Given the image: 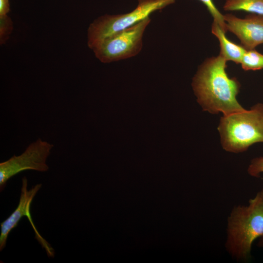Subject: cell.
Listing matches in <instances>:
<instances>
[{
	"label": "cell",
	"instance_id": "cell-1",
	"mask_svg": "<svg viewBox=\"0 0 263 263\" xmlns=\"http://www.w3.org/2000/svg\"><path fill=\"white\" fill-rule=\"evenodd\" d=\"M226 62L220 55L207 58L192 79L197 102L204 111L213 114L227 115L245 109L237 99L240 83L227 75Z\"/></svg>",
	"mask_w": 263,
	"mask_h": 263
},
{
	"label": "cell",
	"instance_id": "cell-2",
	"mask_svg": "<svg viewBox=\"0 0 263 263\" xmlns=\"http://www.w3.org/2000/svg\"><path fill=\"white\" fill-rule=\"evenodd\" d=\"M263 236V188L247 206L233 209L228 219L226 247L238 260H247L253 242Z\"/></svg>",
	"mask_w": 263,
	"mask_h": 263
},
{
	"label": "cell",
	"instance_id": "cell-3",
	"mask_svg": "<svg viewBox=\"0 0 263 263\" xmlns=\"http://www.w3.org/2000/svg\"><path fill=\"white\" fill-rule=\"evenodd\" d=\"M218 130L222 147L227 151L243 152L254 144L263 143V104L223 115Z\"/></svg>",
	"mask_w": 263,
	"mask_h": 263
},
{
	"label": "cell",
	"instance_id": "cell-4",
	"mask_svg": "<svg viewBox=\"0 0 263 263\" xmlns=\"http://www.w3.org/2000/svg\"><path fill=\"white\" fill-rule=\"evenodd\" d=\"M175 0H139L129 13L105 15L95 19L87 31V44L94 50L107 38L150 17L154 12L173 3Z\"/></svg>",
	"mask_w": 263,
	"mask_h": 263
},
{
	"label": "cell",
	"instance_id": "cell-5",
	"mask_svg": "<svg viewBox=\"0 0 263 263\" xmlns=\"http://www.w3.org/2000/svg\"><path fill=\"white\" fill-rule=\"evenodd\" d=\"M150 20L148 17L107 38L93 50L95 57L106 63L136 56L142 50L144 33Z\"/></svg>",
	"mask_w": 263,
	"mask_h": 263
},
{
	"label": "cell",
	"instance_id": "cell-6",
	"mask_svg": "<svg viewBox=\"0 0 263 263\" xmlns=\"http://www.w3.org/2000/svg\"><path fill=\"white\" fill-rule=\"evenodd\" d=\"M53 145L38 139L30 144L19 156L14 155L0 163V188L1 191L12 177L25 170L44 172L49 169L46 160Z\"/></svg>",
	"mask_w": 263,
	"mask_h": 263
},
{
	"label": "cell",
	"instance_id": "cell-7",
	"mask_svg": "<svg viewBox=\"0 0 263 263\" xmlns=\"http://www.w3.org/2000/svg\"><path fill=\"white\" fill-rule=\"evenodd\" d=\"M28 181L26 177L22 179L21 193L19 205L13 212L3 222L0 223V250L5 247L8 236L11 231L16 227L23 216H26L35 233V237L42 247L45 249L49 257H54L55 251L51 245L40 235L35 227L31 216L30 207L33 198L41 188V184H38L28 190Z\"/></svg>",
	"mask_w": 263,
	"mask_h": 263
},
{
	"label": "cell",
	"instance_id": "cell-8",
	"mask_svg": "<svg viewBox=\"0 0 263 263\" xmlns=\"http://www.w3.org/2000/svg\"><path fill=\"white\" fill-rule=\"evenodd\" d=\"M224 17L227 31L236 35L246 50L263 44V15L251 14L241 19L229 14Z\"/></svg>",
	"mask_w": 263,
	"mask_h": 263
},
{
	"label": "cell",
	"instance_id": "cell-9",
	"mask_svg": "<svg viewBox=\"0 0 263 263\" xmlns=\"http://www.w3.org/2000/svg\"><path fill=\"white\" fill-rule=\"evenodd\" d=\"M212 33L217 38L220 43V54L227 61H231L240 64L246 49L227 38L225 32L218 24L213 21L211 27Z\"/></svg>",
	"mask_w": 263,
	"mask_h": 263
},
{
	"label": "cell",
	"instance_id": "cell-10",
	"mask_svg": "<svg viewBox=\"0 0 263 263\" xmlns=\"http://www.w3.org/2000/svg\"><path fill=\"white\" fill-rule=\"evenodd\" d=\"M225 11H244L263 15V0H226Z\"/></svg>",
	"mask_w": 263,
	"mask_h": 263
},
{
	"label": "cell",
	"instance_id": "cell-11",
	"mask_svg": "<svg viewBox=\"0 0 263 263\" xmlns=\"http://www.w3.org/2000/svg\"><path fill=\"white\" fill-rule=\"evenodd\" d=\"M245 71H256L263 69V55L254 49L246 50L240 63Z\"/></svg>",
	"mask_w": 263,
	"mask_h": 263
},
{
	"label": "cell",
	"instance_id": "cell-12",
	"mask_svg": "<svg viewBox=\"0 0 263 263\" xmlns=\"http://www.w3.org/2000/svg\"><path fill=\"white\" fill-rule=\"evenodd\" d=\"M207 7L209 13L213 18V21L219 25L221 28L226 33L225 23L224 15L217 8L212 0H199Z\"/></svg>",
	"mask_w": 263,
	"mask_h": 263
},
{
	"label": "cell",
	"instance_id": "cell-13",
	"mask_svg": "<svg viewBox=\"0 0 263 263\" xmlns=\"http://www.w3.org/2000/svg\"><path fill=\"white\" fill-rule=\"evenodd\" d=\"M13 29V22L7 16L0 17V43L5 44Z\"/></svg>",
	"mask_w": 263,
	"mask_h": 263
},
{
	"label": "cell",
	"instance_id": "cell-14",
	"mask_svg": "<svg viewBox=\"0 0 263 263\" xmlns=\"http://www.w3.org/2000/svg\"><path fill=\"white\" fill-rule=\"evenodd\" d=\"M247 171L252 176L260 177V173L263 172V156L253 159L248 168Z\"/></svg>",
	"mask_w": 263,
	"mask_h": 263
},
{
	"label": "cell",
	"instance_id": "cell-15",
	"mask_svg": "<svg viewBox=\"0 0 263 263\" xmlns=\"http://www.w3.org/2000/svg\"><path fill=\"white\" fill-rule=\"evenodd\" d=\"M10 10L9 0H0V17L7 15Z\"/></svg>",
	"mask_w": 263,
	"mask_h": 263
},
{
	"label": "cell",
	"instance_id": "cell-16",
	"mask_svg": "<svg viewBox=\"0 0 263 263\" xmlns=\"http://www.w3.org/2000/svg\"><path fill=\"white\" fill-rule=\"evenodd\" d=\"M258 246L263 247V236L261 237L258 243Z\"/></svg>",
	"mask_w": 263,
	"mask_h": 263
}]
</instances>
